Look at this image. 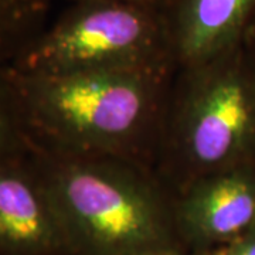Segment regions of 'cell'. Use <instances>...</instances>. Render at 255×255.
<instances>
[{
	"instance_id": "1",
	"label": "cell",
	"mask_w": 255,
	"mask_h": 255,
	"mask_svg": "<svg viewBox=\"0 0 255 255\" xmlns=\"http://www.w3.org/2000/svg\"><path fill=\"white\" fill-rule=\"evenodd\" d=\"M10 70L31 147L110 156L153 169L176 71Z\"/></svg>"
},
{
	"instance_id": "2",
	"label": "cell",
	"mask_w": 255,
	"mask_h": 255,
	"mask_svg": "<svg viewBox=\"0 0 255 255\" xmlns=\"http://www.w3.org/2000/svg\"><path fill=\"white\" fill-rule=\"evenodd\" d=\"M51 191L71 255H142L184 248L174 193L155 169L118 157L31 147Z\"/></svg>"
},
{
	"instance_id": "3",
	"label": "cell",
	"mask_w": 255,
	"mask_h": 255,
	"mask_svg": "<svg viewBox=\"0 0 255 255\" xmlns=\"http://www.w3.org/2000/svg\"><path fill=\"white\" fill-rule=\"evenodd\" d=\"M246 166H255V60L243 41L176 70L153 169L177 194Z\"/></svg>"
},
{
	"instance_id": "4",
	"label": "cell",
	"mask_w": 255,
	"mask_h": 255,
	"mask_svg": "<svg viewBox=\"0 0 255 255\" xmlns=\"http://www.w3.org/2000/svg\"><path fill=\"white\" fill-rule=\"evenodd\" d=\"M10 65L20 73L177 70L163 13L117 0L71 1Z\"/></svg>"
},
{
	"instance_id": "5",
	"label": "cell",
	"mask_w": 255,
	"mask_h": 255,
	"mask_svg": "<svg viewBox=\"0 0 255 255\" xmlns=\"http://www.w3.org/2000/svg\"><path fill=\"white\" fill-rule=\"evenodd\" d=\"M0 255H71L51 191L31 152L0 157Z\"/></svg>"
},
{
	"instance_id": "6",
	"label": "cell",
	"mask_w": 255,
	"mask_h": 255,
	"mask_svg": "<svg viewBox=\"0 0 255 255\" xmlns=\"http://www.w3.org/2000/svg\"><path fill=\"white\" fill-rule=\"evenodd\" d=\"M174 221L184 248L228 246L255 224V166L210 174L174 194Z\"/></svg>"
},
{
	"instance_id": "7",
	"label": "cell",
	"mask_w": 255,
	"mask_h": 255,
	"mask_svg": "<svg viewBox=\"0 0 255 255\" xmlns=\"http://www.w3.org/2000/svg\"><path fill=\"white\" fill-rule=\"evenodd\" d=\"M163 16L180 68L243 43L255 18V0H170Z\"/></svg>"
},
{
	"instance_id": "8",
	"label": "cell",
	"mask_w": 255,
	"mask_h": 255,
	"mask_svg": "<svg viewBox=\"0 0 255 255\" xmlns=\"http://www.w3.org/2000/svg\"><path fill=\"white\" fill-rule=\"evenodd\" d=\"M51 0H0V64H10L47 26Z\"/></svg>"
},
{
	"instance_id": "9",
	"label": "cell",
	"mask_w": 255,
	"mask_h": 255,
	"mask_svg": "<svg viewBox=\"0 0 255 255\" xmlns=\"http://www.w3.org/2000/svg\"><path fill=\"white\" fill-rule=\"evenodd\" d=\"M31 149L10 64H0V157L23 155Z\"/></svg>"
},
{
	"instance_id": "10",
	"label": "cell",
	"mask_w": 255,
	"mask_h": 255,
	"mask_svg": "<svg viewBox=\"0 0 255 255\" xmlns=\"http://www.w3.org/2000/svg\"><path fill=\"white\" fill-rule=\"evenodd\" d=\"M223 255H255V224L237 240L223 247Z\"/></svg>"
},
{
	"instance_id": "11",
	"label": "cell",
	"mask_w": 255,
	"mask_h": 255,
	"mask_svg": "<svg viewBox=\"0 0 255 255\" xmlns=\"http://www.w3.org/2000/svg\"><path fill=\"white\" fill-rule=\"evenodd\" d=\"M142 255H223V247L216 250H203V251H194L187 248H169V250H160Z\"/></svg>"
},
{
	"instance_id": "12",
	"label": "cell",
	"mask_w": 255,
	"mask_h": 255,
	"mask_svg": "<svg viewBox=\"0 0 255 255\" xmlns=\"http://www.w3.org/2000/svg\"><path fill=\"white\" fill-rule=\"evenodd\" d=\"M71 1H78V0H70ZM117 1H125V3H132V4H137V6H143V7H149V9L159 10L163 13L167 4L170 3V0H117Z\"/></svg>"
},
{
	"instance_id": "13",
	"label": "cell",
	"mask_w": 255,
	"mask_h": 255,
	"mask_svg": "<svg viewBox=\"0 0 255 255\" xmlns=\"http://www.w3.org/2000/svg\"><path fill=\"white\" fill-rule=\"evenodd\" d=\"M244 46L247 47V50L250 51V54L253 55L255 60V18L251 27L248 28L246 37H244Z\"/></svg>"
}]
</instances>
